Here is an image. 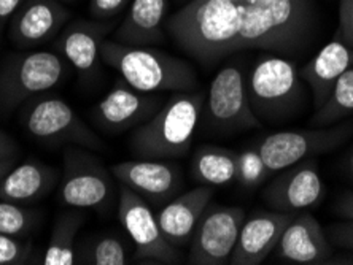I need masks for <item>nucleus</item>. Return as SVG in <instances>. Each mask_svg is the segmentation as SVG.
Listing matches in <instances>:
<instances>
[{
	"label": "nucleus",
	"instance_id": "1",
	"mask_svg": "<svg viewBox=\"0 0 353 265\" xmlns=\"http://www.w3.org/2000/svg\"><path fill=\"white\" fill-rule=\"evenodd\" d=\"M315 0H190L165 21L185 54L204 65L247 50L296 56L316 35Z\"/></svg>",
	"mask_w": 353,
	"mask_h": 265
},
{
	"label": "nucleus",
	"instance_id": "2",
	"mask_svg": "<svg viewBox=\"0 0 353 265\" xmlns=\"http://www.w3.org/2000/svg\"><path fill=\"white\" fill-rule=\"evenodd\" d=\"M202 92H174L163 107L134 129L131 151L140 159H180L190 153L194 132L204 112Z\"/></svg>",
	"mask_w": 353,
	"mask_h": 265
},
{
	"label": "nucleus",
	"instance_id": "3",
	"mask_svg": "<svg viewBox=\"0 0 353 265\" xmlns=\"http://www.w3.org/2000/svg\"><path fill=\"white\" fill-rule=\"evenodd\" d=\"M101 61L115 69L134 89L150 94L190 92L197 86V74L190 62L152 46H129L103 40Z\"/></svg>",
	"mask_w": 353,
	"mask_h": 265
},
{
	"label": "nucleus",
	"instance_id": "4",
	"mask_svg": "<svg viewBox=\"0 0 353 265\" xmlns=\"http://www.w3.org/2000/svg\"><path fill=\"white\" fill-rule=\"evenodd\" d=\"M247 94L255 116L271 124L292 118L304 102L296 64L280 56H264L252 67Z\"/></svg>",
	"mask_w": 353,
	"mask_h": 265
},
{
	"label": "nucleus",
	"instance_id": "5",
	"mask_svg": "<svg viewBox=\"0 0 353 265\" xmlns=\"http://www.w3.org/2000/svg\"><path fill=\"white\" fill-rule=\"evenodd\" d=\"M67 69L69 62L53 51L10 56L0 69V113L17 110L24 102L53 89Z\"/></svg>",
	"mask_w": 353,
	"mask_h": 265
},
{
	"label": "nucleus",
	"instance_id": "6",
	"mask_svg": "<svg viewBox=\"0 0 353 265\" xmlns=\"http://www.w3.org/2000/svg\"><path fill=\"white\" fill-rule=\"evenodd\" d=\"M21 123L26 131L40 142L70 143L90 149L103 148V142L97 134L59 97L30 98L21 114Z\"/></svg>",
	"mask_w": 353,
	"mask_h": 265
},
{
	"label": "nucleus",
	"instance_id": "7",
	"mask_svg": "<svg viewBox=\"0 0 353 265\" xmlns=\"http://www.w3.org/2000/svg\"><path fill=\"white\" fill-rule=\"evenodd\" d=\"M118 218L136 246L132 261L181 264L183 254L165 240L152 206L126 186H119Z\"/></svg>",
	"mask_w": 353,
	"mask_h": 265
},
{
	"label": "nucleus",
	"instance_id": "8",
	"mask_svg": "<svg viewBox=\"0 0 353 265\" xmlns=\"http://www.w3.org/2000/svg\"><path fill=\"white\" fill-rule=\"evenodd\" d=\"M115 194L113 175L94 156L81 149H67L59 188L61 204L79 210H103Z\"/></svg>",
	"mask_w": 353,
	"mask_h": 265
},
{
	"label": "nucleus",
	"instance_id": "9",
	"mask_svg": "<svg viewBox=\"0 0 353 265\" xmlns=\"http://www.w3.org/2000/svg\"><path fill=\"white\" fill-rule=\"evenodd\" d=\"M352 134V124L307 129V131H283L264 137L256 148L268 170L275 173L304 159H312L315 154L333 151Z\"/></svg>",
	"mask_w": 353,
	"mask_h": 265
},
{
	"label": "nucleus",
	"instance_id": "10",
	"mask_svg": "<svg viewBox=\"0 0 353 265\" xmlns=\"http://www.w3.org/2000/svg\"><path fill=\"white\" fill-rule=\"evenodd\" d=\"M207 123L215 131L236 132L261 126L247 94V80L236 65H226L214 76L205 96Z\"/></svg>",
	"mask_w": 353,
	"mask_h": 265
},
{
	"label": "nucleus",
	"instance_id": "11",
	"mask_svg": "<svg viewBox=\"0 0 353 265\" xmlns=\"http://www.w3.org/2000/svg\"><path fill=\"white\" fill-rule=\"evenodd\" d=\"M245 211L239 206L207 205L190 242L188 262L191 265L230 264Z\"/></svg>",
	"mask_w": 353,
	"mask_h": 265
},
{
	"label": "nucleus",
	"instance_id": "12",
	"mask_svg": "<svg viewBox=\"0 0 353 265\" xmlns=\"http://www.w3.org/2000/svg\"><path fill=\"white\" fill-rule=\"evenodd\" d=\"M110 171L119 184L152 205L168 204L183 188L181 169L168 159L123 160L112 165Z\"/></svg>",
	"mask_w": 353,
	"mask_h": 265
},
{
	"label": "nucleus",
	"instance_id": "13",
	"mask_svg": "<svg viewBox=\"0 0 353 265\" xmlns=\"http://www.w3.org/2000/svg\"><path fill=\"white\" fill-rule=\"evenodd\" d=\"M325 194L319 164L314 159L280 170V175L263 191V199L275 211L298 213L319 205Z\"/></svg>",
	"mask_w": 353,
	"mask_h": 265
},
{
	"label": "nucleus",
	"instance_id": "14",
	"mask_svg": "<svg viewBox=\"0 0 353 265\" xmlns=\"http://www.w3.org/2000/svg\"><path fill=\"white\" fill-rule=\"evenodd\" d=\"M159 96L134 89L121 80L92 110V119L102 131L121 134L147 123L163 107Z\"/></svg>",
	"mask_w": 353,
	"mask_h": 265
},
{
	"label": "nucleus",
	"instance_id": "15",
	"mask_svg": "<svg viewBox=\"0 0 353 265\" xmlns=\"http://www.w3.org/2000/svg\"><path fill=\"white\" fill-rule=\"evenodd\" d=\"M69 19L61 0H23L10 18V40L19 50H35L59 35Z\"/></svg>",
	"mask_w": 353,
	"mask_h": 265
},
{
	"label": "nucleus",
	"instance_id": "16",
	"mask_svg": "<svg viewBox=\"0 0 353 265\" xmlns=\"http://www.w3.org/2000/svg\"><path fill=\"white\" fill-rule=\"evenodd\" d=\"M296 213L259 211L243 221L230 264L259 265L271 254Z\"/></svg>",
	"mask_w": 353,
	"mask_h": 265
},
{
	"label": "nucleus",
	"instance_id": "17",
	"mask_svg": "<svg viewBox=\"0 0 353 265\" xmlns=\"http://www.w3.org/2000/svg\"><path fill=\"white\" fill-rule=\"evenodd\" d=\"M115 29V21L77 19L65 24L56 40L59 54L81 75L94 74L103 40Z\"/></svg>",
	"mask_w": 353,
	"mask_h": 265
},
{
	"label": "nucleus",
	"instance_id": "18",
	"mask_svg": "<svg viewBox=\"0 0 353 265\" xmlns=\"http://www.w3.org/2000/svg\"><path fill=\"white\" fill-rule=\"evenodd\" d=\"M282 261L315 265L331 257V245L320 222L310 213H296L275 246Z\"/></svg>",
	"mask_w": 353,
	"mask_h": 265
},
{
	"label": "nucleus",
	"instance_id": "19",
	"mask_svg": "<svg viewBox=\"0 0 353 265\" xmlns=\"http://www.w3.org/2000/svg\"><path fill=\"white\" fill-rule=\"evenodd\" d=\"M212 197L214 188L201 184L185 194L175 195L172 200L163 205V209L157 213V221L170 245L175 248L190 245L197 222L212 202Z\"/></svg>",
	"mask_w": 353,
	"mask_h": 265
},
{
	"label": "nucleus",
	"instance_id": "20",
	"mask_svg": "<svg viewBox=\"0 0 353 265\" xmlns=\"http://www.w3.org/2000/svg\"><path fill=\"white\" fill-rule=\"evenodd\" d=\"M168 13L169 0H132L113 40L129 46L161 45Z\"/></svg>",
	"mask_w": 353,
	"mask_h": 265
},
{
	"label": "nucleus",
	"instance_id": "21",
	"mask_svg": "<svg viewBox=\"0 0 353 265\" xmlns=\"http://www.w3.org/2000/svg\"><path fill=\"white\" fill-rule=\"evenodd\" d=\"M353 65V48L334 37L299 72L314 97L315 110L323 105L339 76Z\"/></svg>",
	"mask_w": 353,
	"mask_h": 265
},
{
	"label": "nucleus",
	"instance_id": "22",
	"mask_svg": "<svg viewBox=\"0 0 353 265\" xmlns=\"http://www.w3.org/2000/svg\"><path fill=\"white\" fill-rule=\"evenodd\" d=\"M58 181V171L41 162H24L13 167L0 181V200L24 204L41 199Z\"/></svg>",
	"mask_w": 353,
	"mask_h": 265
},
{
	"label": "nucleus",
	"instance_id": "23",
	"mask_svg": "<svg viewBox=\"0 0 353 265\" xmlns=\"http://www.w3.org/2000/svg\"><path fill=\"white\" fill-rule=\"evenodd\" d=\"M191 173L197 183L212 188L231 184L237 175V153L215 145H202L193 154Z\"/></svg>",
	"mask_w": 353,
	"mask_h": 265
},
{
	"label": "nucleus",
	"instance_id": "24",
	"mask_svg": "<svg viewBox=\"0 0 353 265\" xmlns=\"http://www.w3.org/2000/svg\"><path fill=\"white\" fill-rule=\"evenodd\" d=\"M86 216L81 213H64L54 222L50 243L46 246L43 265H74L77 233L85 222Z\"/></svg>",
	"mask_w": 353,
	"mask_h": 265
},
{
	"label": "nucleus",
	"instance_id": "25",
	"mask_svg": "<svg viewBox=\"0 0 353 265\" xmlns=\"http://www.w3.org/2000/svg\"><path fill=\"white\" fill-rule=\"evenodd\" d=\"M353 113V65L339 76L326 102L315 112L310 123L316 127L331 126Z\"/></svg>",
	"mask_w": 353,
	"mask_h": 265
},
{
	"label": "nucleus",
	"instance_id": "26",
	"mask_svg": "<svg viewBox=\"0 0 353 265\" xmlns=\"http://www.w3.org/2000/svg\"><path fill=\"white\" fill-rule=\"evenodd\" d=\"M75 264L126 265L129 264L128 246L117 235L99 237L75 254Z\"/></svg>",
	"mask_w": 353,
	"mask_h": 265
},
{
	"label": "nucleus",
	"instance_id": "27",
	"mask_svg": "<svg viewBox=\"0 0 353 265\" xmlns=\"http://www.w3.org/2000/svg\"><path fill=\"white\" fill-rule=\"evenodd\" d=\"M37 226V215L13 202L0 200V233L24 237Z\"/></svg>",
	"mask_w": 353,
	"mask_h": 265
},
{
	"label": "nucleus",
	"instance_id": "28",
	"mask_svg": "<svg viewBox=\"0 0 353 265\" xmlns=\"http://www.w3.org/2000/svg\"><path fill=\"white\" fill-rule=\"evenodd\" d=\"M269 173L271 171L268 170L256 147L243 149L242 153H237L236 181H239L243 188H258V186H261L266 181Z\"/></svg>",
	"mask_w": 353,
	"mask_h": 265
},
{
	"label": "nucleus",
	"instance_id": "29",
	"mask_svg": "<svg viewBox=\"0 0 353 265\" xmlns=\"http://www.w3.org/2000/svg\"><path fill=\"white\" fill-rule=\"evenodd\" d=\"M334 211L339 220L330 227V237L334 245L353 249V192L347 191L336 200Z\"/></svg>",
	"mask_w": 353,
	"mask_h": 265
},
{
	"label": "nucleus",
	"instance_id": "30",
	"mask_svg": "<svg viewBox=\"0 0 353 265\" xmlns=\"http://www.w3.org/2000/svg\"><path fill=\"white\" fill-rule=\"evenodd\" d=\"M32 254L30 240H21L8 233H0V265L28 264Z\"/></svg>",
	"mask_w": 353,
	"mask_h": 265
},
{
	"label": "nucleus",
	"instance_id": "31",
	"mask_svg": "<svg viewBox=\"0 0 353 265\" xmlns=\"http://www.w3.org/2000/svg\"><path fill=\"white\" fill-rule=\"evenodd\" d=\"M132 0H90L91 17L97 21H110L123 13Z\"/></svg>",
	"mask_w": 353,
	"mask_h": 265
},
{
	"label": "nucleus",
	"instance_id": "32",
	"mask_svg": "<svg viewBox=\"0 0 353 265\" xmlns=\"http://www.w3.org/2000/svg\"><path fill=\"white\" fill-rule=\"evenodd\" d=\"M336 37L353 48V0H339V30Z\"/></svg>",
	"mask_w": 353,
	"mask_h": 265
},
{
	"label": "nucleus",
	"instance_id": "33",
	"mask_svg": "<svg viewBox=\"0 0 353 265\" xmlns=\"http://www.w3.org/2000/svg\"><path fill=\"white\" fill-rule=\"evenodd\" d=\"M18 148L13 138H10L7 134L0 131V159H14Z\"/></svg>",
	"mask_w": 353,
	"mask_h": 265
},
{
	"label": "nucleus",
	"instance_id": "34",
	"mask_svg": "<svg viewBox=\"0 0 353 265\" xmlns=\"http://www.w3.org/2000/svg\"><path fill=\"white\" fill-rule=\"evenodd\" d=\"M23 0H0V29L3 28V24L12 18V14L17 12L19 3Z\"/></svg>",
	"mask_w": 353,
	"mask_h": 265
},
{
	"label": "nucleus",
	"instance_id": "35",
	"mask_svg": "<svg viewBox=\"0 0 353 265\" xmlns=\"http://www.w3.org/2000/svg\"><path fill=\"white\" fill-rule=\"evenodd\" d=\"M14 167V159H0V181Z\"/></svg>",
	"mask_w": 353,
	"mask_h": 265
},
{
	"label": "nucleus",
	"instance_id": "36",
	"mask_svg": "<svg viewBox=\"0 0 353 265\" xmlns=\"http://www.w3.org/2000/svg\"><path fill=\"white\" fill-rule=\"evenodd\" d=\"M347 169H349V173H350V176L353 178V151L350 154L349 160H347Z\"/></svg>",
	"mask_w": 353,
	"mask_h": 265
},
{
	"label": "nucleus",
	"instance_id": "37",
	"mask_svg": "<svg viewBox=\"0 0 353 265\" xmlns=\"http://www.w3.org/2000/svg\"><path fill=\"white\" fill-rule=\"evenodd\" d=\"M176 2H179V3L181 5V7H183V5H185V3H188L190 0H176Z\"/></svg>",
	"mask_w": 353,
	"mask_h": 265
},
{
	"label": "nucleus",
	"instance_id": "38",
	"mask_svg": "<svg viewBox=\"0 0 353 265\" xmlns=\"http://www.w3.org/2000/svg\"><path fill=\"white\" fill-rule=\"evenodd\" d=\"M62 2H74V0H62Z\"/></svg>",
	"mask_w": 353,
	"mask_h": 265
}]
</instances>
